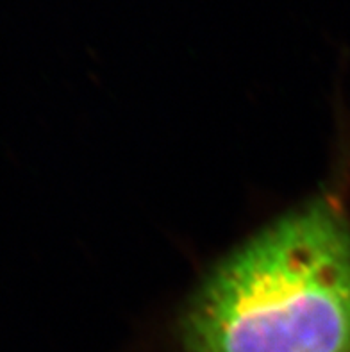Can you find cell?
I'll use <instances>...</instances> for the list:
<instances>
[{
	"label": "cell",
	"mask_w": 350,
	"mask_h": 352,
	"mask_svg": "<svg viewBox=\"0 0 350 352\" xmlns=\"http://www.w3.org/2000/svg\"><path fill=\"white\" fill-rule=\"evenodd\" d=\"M179 352H350V208L342 181L266 220L177 306Z\"/></svg>",
	"instance_id": "obj_1"
}]
</instances>
